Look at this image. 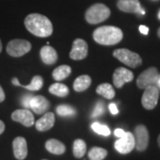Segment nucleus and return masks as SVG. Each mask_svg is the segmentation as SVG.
Segmentation results:
<instances>
[{
    "instance_id": "28",
    "label": "nucleus",
    "mask_w": 160,
    "mask_h": 160,
    "mask_svg": "<svg viewBox=\"0 0 160 160\" xmlns=\"http://www.w3.org/2000/svg\"><path fill=\"white\" fill-rule=\"evenodd\" d=\"M104 109H105V108H104L103 102H101V101H99L96 103V105L94 107V109H93V111L92 113V118H98V117L102 116L104 113Z\"/></svg>"
},
{
    "instance_id": "6",
    "label": "nucleus",
    "mask_w": 160,
    "mask_h": 160,
    "mask_svg": "<svg viewBox=\"0 0 160 160\" xmlns=\"http://www.w3.org/2000/svg\"><path fill=\"white\" fill-rule=\"evenodd\" d=\"M158 70L155 67H150L138 77L136 84L140 89H145L146 87L149 86H154V84L157 83V80L158 78Z\"/></svg>"
},
{
    "instance_id": "32",
    "label": "nucleus",
    "mask_w": 160,
    "mask_h": 160,
    "mask_svg": "<svg viewBox=\"0 0 160 160\" xmlns=\"http://www.w3.org/2000/svg\"><path fill=\"white\" fill-rule=\"evenodd\" d=\"M139 30L143 35H148V33H149V28L146 27V26H144V25H141L139 27Z\"/></svg>"
},
{
    "instance_id": "31",
    "label": "nucleus",
    "mask_w": 160,
    "mask_h": 160,
    "mask_svg": "<svg viewBox=\"0 0 160 160\" xmlns=\"http://www.w3.org/2000/svg\"><path fill=\"white\" fill-rule=\"evenodd\" d=\"M114 133L117 137L121 138L122 136H124V135H125L126 132L124 131V130H122V129H120V128H118V129H116V130H115Z\"/></svg>"
},
{
    "instance_id": "27",
    "label": "nucleus",
    "mask_w": 160,
    "mask_h": 160,
    "mask_svg": "<svg viewBox=\"0 0 160 160\" xmlns=\"http://www.w3.org/2000/svg\"><path fill=\"white\" fill-rule=\"evenodd\" d=\"M92 129L96 133L103 135V136H109L110 134V130L108 126H105V125H102V124L97 123V122H95L92 125Z\"/></svg>"
},
{
    "instance_id": "35",
    "label": "nucleus",
    "mask_w": 160,
    "mask_h": 160,
    "mask_svg": "<svg viewBox=\"0 0 160 160\" xmlns=\"http://www.w3.org/2000/svg\"><path fill=\"white\" fill-rule=\"evenodd\" d=\"M156 84L158 85V87H160V75L158 76V80H157V83H156Z\"/></svg>"
},
{
    "instance_id": "12",
    "label": "nucleus",
    "mask_w": 160,
    "mask_h": 160,
    "mask_svg": "<svg viewBox=\"0 0 160 160\" xmlns=\"http://www.w3.org/2000/svg\"><path fill=\"white\" fill-rule=\"evenodd\" d=\"M133 79V73L131 70L119 67L113 74V83L117 88H121L126 83H129Z\"/></svg>"
},
{
    "instance_id": "34",
    "label": "nucleus",
    "mask_w": 160,
    "mask_h": 160,
    "mask_svg": "<svg viewBox=\"0 0 160 160\" xmlns=\"http://www.w3.org/2000/svg\"><path fill=\"white\" fill-rule=\"evenodd\" d=\"M5 128H6V126H5V124H4V122L0 120V134L4 132Z\"/></svg>"
},
{
    "instance_id": "24",
    "label": "nucleus",
    "mask_w": 160,
    "mask_h": 160,
    "mask_svg": "<svg viewBox=\"0 0 160 160\" xmlns=\"http://www.w3.org/2000/svg\"><path fill=\"white\" fill-rule=\"evenodd\" d=\"M86 152V142L81 140L78 139L74 142L73 144V154L77 158H81L82 157H84V155Z\"/></svg>"
},
{
    "instance_id": "38",
    "label": "nucleus",
    "mask_w": 160,
    "mask_h": 160,
    "mask_svg": "<svg viewBox=\"0 0 160 160\" xmlns=\"http://www.w3.org/2000/svg\"><path fill=\"white\" fill-rule=\"evenodd\" d=\"M158 38H160V28L158 29Z\"/></svg>"
},
{
    "instance_id": "18",
    "label": "nucleus",
    "mask_w": 160,
    "mask_h": 160,
    "mask_svg": "<svg viewBox=\"0 0 160 160\" xmlns=\"http://www.w3.org/2000/svg\"><path fill=\"white\" fill-rule=\"evenodd\" d=\"M12 83L14 86H22V87L27 89V90H29V91H38V90H40L42 88L43 84H44V81H43V78L40 76H35L34 78H32V80H31L29 85H26V86L25 85H22L16 78H12Z\"/></svg>"
},
{
    "instance_id": "15",
    "label": "nucleus",
    "mask_w": 160,
    "mask_h": 160,
    "mask_svg": "<svg viewBox=\"0 0 160 160\" xmlns=\"http://www.w3.org/2000/svg\"><path fill=\"white\" fill-rule=\"evenodd\" d=\"M117 6L120 11L129 13H139L142 11L139 0H118Z\"/></svg>"
},
{
    "instance_id": "23",
    "label": "nucleus",
    "mask_w": 160,
    "mask_h": 160,
    "mask_svg": "<svg viewBox=\"0 0 160 160\" xmlns=\"http://www.w3.org/2000/svg\"><path fill=\"white\" fill-rule=\"evenodd\" d=\"M49 92L50 93L56 95L58 97H65L69 94V90L68 86L65 85L61 83H55L49 87Z\"/></svg>"
},
{
    "instance_id": "7",
    "label": "nucleus",
    "mask_w": 160,
    "mask_h": 160,
    "mask_svg": "<svg viewBox=\"0 0 160 160\" xmlns=\"http://www.w3.org/2000/svg\"><path fill=\"white\" fill-rule=\"evenodd\" d=\"M159 98V91L156 86H149L145 88L142 97V104L148 110L153 109L157 106Z\"/></svg>"
},
{
    "instance_id": "16",
    "label": "nucleus",
    "mask_w": 160,
    "mask_h": 160,
    "mask_svg": "<svg viewBox=\"0 0 160 160\" xmlns=\"http://www.w3.org/2000/svg\"><path fill=\"white\" fill-rule=\"evenodd\" d=\"M55 122V117L52 112H46L40 119H38L35 126L37 130L39 132L48 131L49 129H51L52 127L54 125Z\"/></svg>"
},
{
    "instance_id": "17",
    "label": "nucleus",
    "mask_w": 160,
    "mask_h": 160,
    "mask_svg": "<svg viewBox=\"0 0 160 160\" xmlns=\"http://www.w3.org/2000/svg\"><path fill=\"white\" fill-rule=\"evenodd\" d=\"M40 57L42 59L43 62L47 65H52L57 62L58 54L55 49H53L50 46H43L40 50Z\"/></svg>"
},
{
    "instance_id": "41",
    "label": "nucleus",
    "mask_w": 160,
    "mask_h": 160,
    "mask_svg": "<svg viewBox=\"0 0 160 160\" xmlns=\"http://www.w3.org/2000/svg\"><path fill=\"white\" fill-rule=\"evenodd\" d=\"M155 1H157V0H155Z\"/></svg>"
},
{
    "instance_id": "9",
    "label": "nucleus",
    "mask_w": 160,
    "mask_h": 160,
    "mask_svg": "<svg viewBox=\"0 0 160 160\" xmlns=\"http://www.w3.org/2000/svg\"><path fill=\"white\" fill-rule=\"evenodd\" d=\"M135 148V140L133 134L126 132L124 136L119 138L115 142V149L121 154H128Z\"/></svg>"
},
{
    "instance_id": "37",
    "label": "nucleus",
    "mask_w": 160,
    "mask_h": 160,
    "mask_svg": "<svg viewBox=\"0 0 160 160\" xmlns=\"http://www.w3.org/2000/svg\"><path fill=\"white\" fill-rule=\"evenodd\" d=\"M158 146L160 147V134L159 136H158Z\"/></svg>"
},
{
    "instance_id": "25",
    "label": "nucleus",
    "mask_w": 160,
    "mask_h": 160,
    "mask_svg": "<svg viewBox=\"0 0 160 160\" xmlns=\"http://www.w3.org/2000/svg\"><path fill=\"white\" fill-rule=\"evenodd\" d=\"M108 155V151L105 149L100 147H93L90 149L88 153V158L90 160H103Z\"/></svg>"
},
{
    "instance_id": "40",
    "label": "nucleus",
    "mask_w": 160,
    "mask_h": 160,
    "mask_svg": "<svg viewBox=\"0 0 160 160\" xmlns=\"http://www.w3.org/2000/svg\"><path fill=\"white\" fill-rule=\"evenodd\" d=\"M43 160H46V159H43Z\"/></svg>"
},
{
    "instance_id": "33",
    "label": "nucleus",
    "mask_w": 160,
    "mask_h": 160,
    "mask_svg": "<svg viewBox=\"0 0 160 160\" xmlns=\"http://www.w3.org/2000/svg\"><path fill=\"white\" fill-rule=\"evenodd\" d=\"M6 99V94H5V92L3 90V88L0 86V102H3Z\"/></svg>"
},
{
    "instance_id": "11",
    "label": "nucleus",
    "mask_w": 160,
    "mask_h": 160,
    "mask_svg": "<svg viewBox=\"0 0 160 160\" xmlns=\"http://www.w3.org/2000/svg\"><path fill=\"white\" fill-rule=\"evenodd\" d=\"M12 119L27 127L32 126L35 124L34 116L29 109H27L14 110L12 113Z\"/></svg>"
},
{
    "instance_id": "20",
    "label": "nucleus",
    "mask_w": 160,
    "mask_h": 160,
    "mask_svg": "<svg viewBox=\"0 0 160 160\" xmlns=\"http://www.w3.org/2000/svg\"><path fill=\"white\" fill-rule=\"evenodd\" d=\"M91 78L88 75H82L74 81L73 88L76 92L86 91V89L91 86Z\"/></svg>"
},
{
    "instance_id": "36",
    "label": "nucleus",
    "mask_w": 160,
    "mask_h": 160,
    "mask_svg": "<svg viewBox=\"0 0 160 160\" xmlns=\"http://www.w3.org/2000/svg\"><path fill=\"white\" fill-rule=\"evenodd\" d=\"M2 48H3V46H2V42H1V40H0V52H2Z\"/></svg>"
},
{
    "instance_id": "8",
    "label": "nucleus",
    "mask_w": 160,
    "mask_h": 160,
    "mask_svg": "<svg viewBox=\"0 0 160 160\" xmlns=\"http://www.w3.org/2000/svg\"><path fill=\"white\" fill-rule=\"evenodd\" d=\"M133 136L135 140V149L138 151H144L148 148L149 141V131L143 125H139L134 128Z\"/></svg>"
},
{
    "instance_id": "3",
    "label": "nucleus",
    "mask_w": 160,
    "mask_h": 160,
    "mask_svg": "<svg viewBox=\"0 0 160 160\" xmlns=\"http://www.w3.org/2000/svg\"><path fill=\"white\" fill-rule=\"evenodd\" d=\"M110 16V10L107 6L97 3L90 6L86 12V20L89 24H98Z\"/></svg>"
},
{
    "instance_id": "5",
    "label": "nucleus",
    "mask_w": 160,
    "mask_h": 160,
    "mask_svg": "<svg viewBox=\"0 0 160 160\" xmlns=\"http://www.w3.org/2000/svg\"><path fill=\"white\" fill-rule=\"evenodd\" d=\"M31 50V44L28 40L12 39L6 46L7 53L12 57H21Z\"/></svg>"
},
{
    "instance_id": "19",
    "label": "nucleus",
    "mask_w": 160,
    "mask_h": 160,
    "mask_svg": "<svg viewBox=\"0 0 160 160\" xmlns=\"http://www.w3.org/2000/svg\"><path fill=\"white\" fill-rule=\"evenodd\" d=\"M46 149L52 154L62 155L65 152L66 147L56 139H50L46 142Z\"/></svg>"
},
{
    "instance_id": "22",
    "label": "nucleus",
    "mask_w": 160,
    "mask_h": 160,
    "mask_svg": "<svg viewBox=\"0 0 160 160\" xmlns=\"http://www.w3.org/2000/svg\"><path fill=\"white\" fill-rule=\"evenodd\" d=\"M96 92L98 94L102 95L106 99H109V100L113 99L115 96V90L113 89L112 86L108 83H104V84H102L98 86L96 88Z\"/></svg>"
},
{
    "instance_id": "39",
    "label": "nucleus",
    "mask_w": 160,
    "mask_h": 160,
    "mask_svg": "<svg viewBox=\"0 0 160 160\" xmlns=\"http://www.w3.org/2000/svg\"><path fill=\"white\" fill-rule=\"evenodd\" d=\"M158 19H159V20H160V10H159V12H158Z\"/></svg>"
},
{
    "instance_id": "30",
    "label": "nucleus",
    "mask_w": 160,
    "mask_h": 160,
    "mask_svg": "<svg viewBox=\"0 0 160 160\" xmlns=\"http://www.w3.org/2000/svg\"><path fill=\"white\" fill-rule=\"evenodd\" d=\"M109 108V110H110V113L112 115H117L118 113V107L115 103H110Z\"/></svg>"
},
{
    "instance_id": "21",
    "label": "nucleus",
    "mask_w": 160,
    "mask_h": 160,
    "mask_svg": "<svg viewBox=\"0 0 160 160\" xmlns=\"http://www.w3.org/2000/svg\"><path fill=\"white\" fill-rule=\"evenodd\" d=\"M71 73V68L68 65L59 66L52 71V78L56 81H62L67 78Z\"/></svg>"
},
{
    "instance_id": "2",
    "label": "nucleus",
    "mask_w": 160,
    "mask_h": 160,
    "mask_svg": "<svg viewBox=\"0 0 160 160\" xmlns=\"http://www.w3.org/2000/svg\"><path fill=\"white\" fill-rule=\"evenodd\" d=\"M94 41L102 46H113L123 39L122 30L114 26H102L93 31Z\"/></svg>"
},
{
    "instance_id": "13",
    "label": "nucleus",
    "mask_w": 160,
    "mask_h": 160,
    "mask_svg": "<svg viewBox=\"0 0 160 160\" xmlns=\"http://www.w3.org/2000/svg\"><path fill=\"white\" fill-rule=\"evenodd\" d=\"M50 107L49 101L42 95L33 96L30 102V109L34 111L36 114L41 115L46 113Z\"/></svg>"
},
{
    "instance_id": "4",
    "label": "nucleus",
    "mask_w": 160,
    "mask_h": 160,
    "mask_svg": "<svg viewBox=\"0 0 160 160\" xmlns=\"http://www.w3.org/2000/svg\"><path fill=\"white\" fill-rule=\"evenodd\" d=\"M113 56L130 68H137L142 63V60L138 53L125 48L115 50Z\"/></svg>"
},
{
    "instance_id": "14",
    "label": "nucleus",
    "mask_w": 160,
    "mask_h": 160,
    "mask_svg": "<svg viewBox=\"0 0 160 160\" xmlns=\"http://www.w3.org/2000/svg\"><path fill=\"white\" fill-rule=\"evenodd\" d=\"M12 149L14 157L18 160H23L28 155L27 142L23 137H16L12 142Z\"/></svg>"
},
{
    "instance_id": "10",
    "label": "nucleus",
    "mask_w": 160,
    "mask_h": 160,
    "mask_svg": "<svg viewBox=\"0 0 160 160\" xmlns=\"http://www.w3.org/2000/svg\"><path fill=\"white\" fill-rule=\"evenodd\" d=\"M88 53V46L84 39L77 38L75 39L72 45V49L69 53V57L75 61L83 60L87 56Z\"/></svg>"
},
{
    "instance_id": "29",
    "label": "nucleus",
    "mask_w": 160,
    "mask_h": 160,
    "mask_svg": "<svg viewBox=\"0 0 160 160\" xmlns=\"http://www.w3.org/2000/svg\"><path fill=\"white\" fill-rule=\"evenodd\" d=\"M33 96L34 95H31V94L23 95V97L22 98V105L25 109H30V102H31V99L33 98Z\"/></svg>"
},
{
    "instance_id": "1",
    "label": "nucleus",
    "mask_w": 160,
    "mask_h": 160,
    "mask_svg": "<svg viewBox=\"0 0 160 160\" xmlns=\"http://www.w3.org/2000/svg\"><path fill=\"white\" fill-rule=\"evenodd\" d=\"M26 29L31 34L38 38H47L52 33V24L51 21L39 13H30L24 20Z\"/></svg>"
},
{
    "instance_id": "26",
    "label": "nucleus",
    "mask_w": 160,
    "mask_h": 160,
    "mask_svg": "<svg viewBox=\"0 0 160 160\" xmlns=\"http://www.w3.org/2000/svg\"><path fill=\"white\" fill-rule=\"evenodd\" d=\"M56 112L61 117H73L77 113L76 109L73 107L66 104L59 105L56 108Z\"/></svg>"
}]
</instances>
